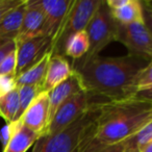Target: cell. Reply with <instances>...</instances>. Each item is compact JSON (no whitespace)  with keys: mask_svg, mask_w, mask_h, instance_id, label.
Here are the masks:
<instances>
[{"mask_svg":"<svg viewBox=\"0 0 152 152\" xmlns=\"http://www.w3.org/2000/svg\"><path fill=\"white\" fill-rule=\"evenodd\" d=\"M97 115V105L93 101L89 110L73 124L54 134L39 137L31 152H83L95 139Z\"/></svg>","mask_w":152,"mask_h":152,"instance_id":"cell-3","label":"cell"},{"mask_svg":"<svg viewBox=\"0 0 152 152\" xmlns=\"http://www.w3.org/2000/svg\"><path fill=\"white\" fill-rule=\"evenodd\" d=\"M115 40L129 50V53L152 59V34L143 23L122 25L116 22Z\"/></svg>","mask_w":152,"mask_h":152,"instance_id":"cell-7","label":"cell"},{"mask_svg":"<svg viewBox=\"0 0 152 152\" xmlns=\"http://www.w3.org/2000/svg\"><path fill=\"white\" fill-rule=\"evenodd\" d=\"M16 41L17 70L16 77L29 69L51 50V39L47 37H34Z\"/></svg>","mask_w":152,"mask_h":152,"instance_id":"cell-8","label":"cell"},{"mask_svg":"<svg viewBox=\"0 0 152 152\" xmlns=\"http://www.w3.org/2000/svg\"><path fill=\"white\" fill-rule=\"evenodd\" d=\"M44 21L45 13L41 7L40 0H26V10L21 29L15 40H25L42 36Z\"/></svg>","mask_w":152,"mask_h":152,"instance_id":"cell-11","label":"cell"},{"mask_svg":"<svg viewBox=\"0 0 152 152\" xmlns=\"http://www.w3.org/2000/svg\"><path fill=\"white\" fill-rule=\"evenodd\" d=\"M98 108L95 140L102 145L123 143L152 120V102L134 96L96 102Z\"/></svg>","mask_w":152,"mask_h":152,"instance_id":"cell-2","label":"cell"},{"mask_svg":"<svg viewBox=\"0 0 152 152\" xmlns=\"http://www.w3.org/2000/svg\"><path fill=\"white\" fill-rule=\"evenodd\" d=\"M43 92L42 86H21L18 87L19 93V110L16 117V121L21 119L29 105L34 99Z\"/></svg>","mask_w":152,"mask_h":152,"instance_id":"cell-20","label":"cell"},{"mask_svg":"<svg viewBox=\"0 0 152 152\" xmlns=\"http://www.w3.org/2000/svg\"><path fill=\"white\" fill-rule=\"evenodd\" d=\"M17 70V53L16 49L7 55L0 64V76H15Z\"/></svg>","mask_w":152,"mask_h":152,"instance_id":"cell-23","label":"cell"},{"mask_svg":"<svg viewBox=\"0 0 152 152\" xmlns=\"http://www.w3.org/2000/svg\"><path fill=\"white\" fill-rule=\"evenodd\" d=\"M150 59L128 53L123 56H96L74 61L72 69L77 73L83 91L92 98L105 101L133 97L137 92L135 78Z\"/></svg>","mask_w":152,"mask_h":152,"instance_id":"cell-1","label":"cell"},{"mask_svg":"<svg viewBox=\"0 0 152 152\" xmlns=\"http://www.w3.org/2000/svg\"><path fill=\"white\" fill-rule=\"evenodd\" d=\"M26 10V0L22 4L9 13L7 17L0 22V37L16 39L21 29L24 14Z\"/></svg>","mask_w":152,"mask_h":152,"instance_id":"cell-17","label":"cell"},{"mask_svg":"<svg viewBox=\"0 0 152 152\" xmlns=\"http://www.w3.org/2000/svg\"><path fill=\"white\" fill-rule=\"evenodd\" d=\"M83 91V85L79 79V76L73 71L72 75L66 79L64 83L55 87L50 92H48L49 98V122L53 118L57 108L65 101H67L72 96L76 95L79 92Z\"/></svg>","mask_w":152,"mask_h":152,"instance_id":"cell-12","label":"cell"},{"mask_svg":"<svg viewBox=\"0 0 152 152\" xmlns=\"http://www.w3.org/2000/svg\"><path fill=\"white\" fill-rule=\"evenodd\" d=\"M90 48L89 38L86 30L73 34L65 45L64 55L71 57L74 61L80 59L88 53Z\"/></svg>","mask_w":152,"mask_h":152,"instance_id":"cell-18","label":"cell"},{"mask_svg":"<svg viewBox=\"0 0 152 152\" xmlns=\"http://www.w3.org/2000/svg\"><path fill=\"white\" fill-rule=\"evenodd\" d=\"M114 20L122 25L143 23V5L140 0H126L118 10L110 11Z\"/></svg>","mask_w":152,"mask_h":152,"instance_id":"cell-14","label":"cell"},{"mask_svg":"<svg viewBox=\"0 0 152 152\" xmlns=\"http://www.w3.org/2000/svg\"><path fill=\"white\" fill-rule=\"evenodd\" d=\"M17 88L15 76H0V98Z\"/></svg>","mask_w":152,"mask_h":152,"instance_id":"cell-27","label":"cell"},{"mask_svg":"<svg viewBox=\"0 0 152 152\" xmlns=\"http://www.w3.org/2000/svg\"><path fill=\"white\" fill-rule=\"evenodd\" d=\"M73 73L71 64L64 55H51L47 68L46 76L42 85L43 92H50L52 89L68 79Z\"/></svg>","mask_w":152,"mask_h":152,"instance_id":"cell-13","label":"cell"},{"mask_svg":"<svg viewBox=\"0 0 152 152\" xmlns=\"http://www.w3.org/2000/svg\"><path fill=\"white\" fill-rule=\"evenodd\" d=\"M51 52L49 51L47 54L44 55L41 61L34 64L32 67L24 71L20 75L16 77L17 87L21 86H42L44 83L45 76H46L47 68L51 57Z\"/></svg>","mask_w":152,"mask_h":152,"instance_id":"cell-15","label":"cell"},{"mask_svg":"<svg viewBox=\"0 0 152 152\" xmlns=\"http://www.w3.org/2000/svg\"><path fill=\"white\" fill-rule=\"evenodd\" d=\"M92 102V97L85 91L72 96L57 108L43 135L54 134L73 124L89 110Z\"/></svg>","mask_w":152,"mask_h":152,"instance_id":"cell-6","label":"cell"},{"mask_svg":"<svg viewBox=\"0 0 152 152\" xmlns=\"http://www.w3.org/2000/svg\"><path fill=\"white\" fill-rule=\"evenodd\" d=\"M73 0H40L41 7L45 13L42 36L50 38L51 41L56 36L69 7Z\"/></svg>","mask_w":152,"mask_h":152,"instance_id":"cell-10","label":"cell"},{"mask_svg":"<svg viewBox=\"0 0 152 152\" xmlns=\"http://www.w3.org/2000/svg\"><path fill=\"white\" fill-rule=\"evenodd\" d=\"M137 152H152V141L148 142L147 144H145L144 146H142Z\"/></svg>","mask_w":152,"mask_h":152,"instance_id":"cell-31","label":"cell"},{"mask_svg":"<svg viewBox=\"0 0 152 152\" xmlns=\"http://www.w3.org/2000/svg\"><path fill=\"white\" fill-rule=\"evenodd\" d=\"M15 39H11V38H7V37H0V47H2L3 45H5L7 43H9L10 41H13Z\"/></svg>","mask_w":152,"mask_h":152,"instance_id":"cell-32","label":"cell"},{"mask_svg":"<svg viewBox=\"0 0 152 152\" xmlns=\"http://www.w3.org/2000/svg\"><path fill=\"white\" fill-rule=\"evenodd\" d=\"M25 0H0V22L2 21L9 13L18 7Z\"/></svg>","mask_w":152,"mask_h":152,"instance_id":"cell-26","label":"cell"},{"mask_svg":"<svg viewBox=\"0 0 152 152\" xmlns=\"http://www.w3.org/2000/svg\"><path fill=\"white\" fill-rule=\"evenodd\" d=\"M152 141V120L149 121L133 137L125 141L126 151H137L142 146Z\"/></svg>","mask_w":152,"mask_h":152,"instance_id":"cell-21","label":"cell"},{"mask_svg":"<svg viewBox=\"0 0 152 152\" xmlns=\"http://www.w3.org/2000/svg\"><path fill=\"white\" fill-rule=\"evenodd\" d=\"M152 86V59L148 63L144 69H142L135 78V89L140 90L143 88L151 87Z\"/></svg>","mask_w":152,"mask_h":152,"instance_id":"cell-24","label":"cell"},{"mask_svg":"<svg viewBox=\"0 0 152 152\" xmlns=\"http://www.w3.org/2000/svg\"><path fill=\"white\" fill-rule=\"evenodd\" d=\"M126 152H137V151H126Z\"/></svg>","mask_w":152,"mask_h":152,"instance_id":"cell-33","label":"cell"},{"mask_svg":"<svg viewBox=\"0 0 152 152\" xmlns=\"http://www.w3.org/2000/svg\"><path fill=\"white\" fill-rule=\"evenodd\" d=\"M19 123H20L19 120L15 121V122H12V123H7V124L1 128V130H0V142H1V145H2L3 149H4L7 144H9L10 140L12 139V137H13L15 130L17 129Z\"/></svg>","mask_w":152,"mask_h":152,"instance_id":"cell-25","label":"cell"},{"mask_svg":"<svg viewBox=\"0 0 152 152\" xmlns=\"http://www.w3.org/2000/svg\"><path fill=\"white\" fill-rule=\"evenodd\" d=\"M86 32L89 38L90 48L83 58L99 55V53L112 42H115L116 21L114 20L105 1H102L100 7L94 14Z\"/></svg>","mask_w":152,"mask_h":152,"instance_id":"cell-5","label":"cell"},{"mask_svg":"<svg viewBox=\"0 0 152 152\" xmlns=\"http://www.w3.org/2000/svg\"><path fill=\"white\" fill-rule=\"evenodd\" d=\"M19 121L17 129L2 152H26L40 137L38 133L24 126L21 120Z\"/></svg>","mask_w":152,"mask_h":152,"instance_id":"cell-16","label":"cell"},{"mask_svg":"<svg viewBox=\"0 0 152 152\" xmlns=\"http://www.w3.org/2000/svg\"><path fill=\"white\" fill-rule=\"evenodd\" d=\"M83 152H126V145L125 142L114 145H102L94 139L83 150Z\"/></svg>","mask_w":152,"mask_h":152,"instance_id":"cell-22","label":"cell"},{"mask_svg":"<svg viewBox=\"0 0 152 152\" xmlns=\"http://www.w3.org/2000/svg\"><path fill=\"white\" fill-rule=\"evenodd\" d=\"M101 2L102 0H73L56 36L51 41V54L64 55L67 41L73 34L87 29Z\"/></svg>","mask_w":152,"mask_h":152,"instance_id":"cell-4","label":"cell"},{"mask_svg":"<svg viewBox=\"0 0 152 152\" xmlns=\"http://www.w3.org/2000/svg\"><path fill=\"white\" fill-rule=\"evenodd\" d=\"M134 97L139 98V99H141V100L152 102V86L151 87L143 88V89L137 90L134 94Z\"/></svg>","mask_w":152,"mask_h":152,"instance_id":"cell-29","label":"cell"},{"mask_svg":"<svg viewBox=\"0 0 152 152\" xmlns=\"http://www.w3.org/2000/svg\"><path fill=\"white\" fill-rule=\"evenodd\" d=\"M143 5V17H144V24L146 27L149 29L152 34V7L149 4L148 0L141 1Z\"/></svg>","mask_w":152,"mask_h":152,"instance_id":"cell-28","label":"cell"},{"mask_svg":"<svg viewBox=\"0 0 152 152\" xmlns=\"http://www.w3.org/2000/svg\"><path fill=\"white\" fill-rule=\"evenodd\" d=\"M19 110V93L18 87L7 95L0 98V117L7 123L16 121Z\"/></svg>","mask_w":152,"mask_h":152,"instance_id":"cell-19","label":"cell"},{"mask_svg":"<svg viewBox=\"0 0 152 152\" xmlns=\"http://www.w3.org/2000/svg\"><path fill=\"white\" fill-rule=\"evenodd\" d=\"M22 124L39 135H43L49 124V98L48 93L42 92L32 101L29 107L21 117Z\"/></svg>","mask_w":152,"mask_h":152,"instance_id":"cell-9","label":"cell"},{"mask_svg":"<svg viewBox=\"0 0 152 152\" xmlns=\"http://www.w3.org/2000/svg\"><path fill=\"white\" fill-rule=\"evenodd\" d=\"M16 49V41H10L9 43H7L5 45H3L2 47H0V64L2 63L3 59L7 57V55L9 54L10 52Z\"/></svg>","mask_w":152,"mask_h":152,"instance_id":"cell-30","label":"cell"}]
</instances>
